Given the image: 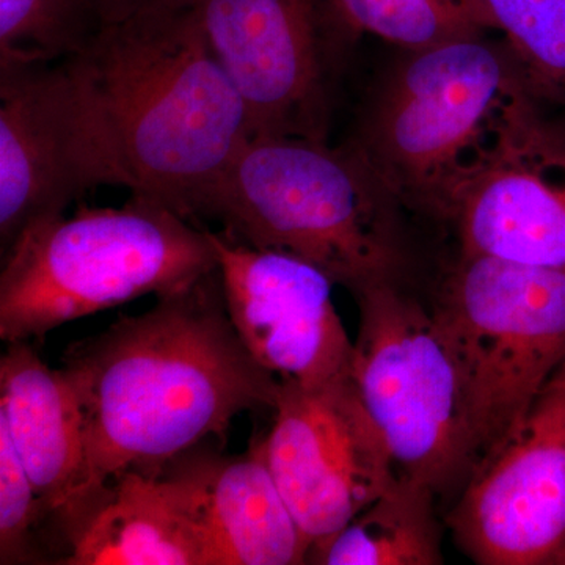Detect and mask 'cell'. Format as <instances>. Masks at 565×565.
I'll use <instances>...</instances> for the list:
<instances>
[{
    "instance_id": "1",
    "label": "cell",
    "mask_w": 565,
    "mask_h": 565,
    "mask_svg": "<svg viewBox=\"0 0 565 565\" xmlns=\"http://www.w3.org/2000/svg\"><path fill=\"white\" fill-rule=\"evenodd\" d=\"M62 367L79 397L85 475L77 519L115 476L161 471L244 412L275 408L280 382L234 329L218 270L73 344Z\"/></svg>"
},
{
    "instance_id": "2",
    "label": "cell",
    "mask_w": 565,
    "mask_h": 565,
    "mask_svg": "<svg viewBox=\"0 0 565 565\" xmlns=\"http://www.w3.org/2000/svg\"><path fill=\"white\" fill-rule=\"evenodd\" d=\"M66 63L117 185L189 221L200 215L253 132L188 0L104 25Z\"/></svg>"
},
{
    "instance_id": "3",
    "label": "cell",
    "mask_w": 565,
    "mask_h": 565,
    "mask_svg": "<svg viewBox=\"0 0 565 565\" xmlns=\"http://www.w3.org/2000/svg\"><path fill=\"white\" fill-rule=\"evenodd\" d=\"M353 141L252 137L200 215L258 248L291 253L352 294L399 282L407 269L399 210Z\"/></svg>"
},
{
    "instance_id": "4",
    "label": "cell",
    "mask_w": 565,
    "mask_h": 565,
    "mask_svg": "<svg viewBox=\"0 0 565 565\" xmlns=\"http://www.w3.org/2000/svg\"><path fill=\"white\" fill-rule=\"evenodd\" d=\"M217 269L207 230L132 195L36 223L2 258L0 338H43L63 323L189 288Z\"/></svg>"
},
{
    "instance_id": "5",
    "label": "cell",
    "mask_w": 565,
    "mask_h": 565,
    "mask_svg": "<svg viewBox=\"0 0 565 565\" xmlns=\"http://www.w3.org/2000/svg\"><path fill=\"white\" fill-rule=\"evenodd\" d=\"M526 88L508 46L486 35L408 51L352 141L403 206L446 217Z\"/></svg>"
},
{
    "instance_id": "6",
    "label": "cell",
    "mask_w": 565,
    "mask_h": 565,
    "mask_svg": "<svg viewBox=\"0 0 565 565\" xmlns=\"http://www.w3.org/2000/svg\"><path fill=\"white\" fill-rule=\"evenodd\" d=\"M359 303L351 379L384 435L397 476L448 492L471 475L467 388L459 352L437 310L399 282L352 294Z\"/></svg>"
},
{
    "instance_id": "7",
    "label": "cell",
    "mask_w": 565,
    "mask_h": 565,
    "mask_svg": "<svg viewBox=\"0 0 565 565\" xmlns=\"http://www.w3.org/2000/svg\"><path fill=\"white\" fill-rule=\"evenodd\" d=\"M435 310L463 366L473 473L565 363V273L460 253Z\"/></svg>"
},
{
    "instance_id": "8",
    "label": "cell",
    "mask_w": 565,
    "mask_h": 565,
    "mask_svg": "<svg viewBox=\"0 0 565 565\" xmlns=\"http://www.w3.org/2000/svg\"><path fill=\"white\" fill-rule=\"evenodd\" d=\"M117 185L68 63L0 58V253L92 189Z\"/></svg>"
},
{
    "instance_id": "9",
    "label": "cell",
    "mask_w": 565,
    "mask_h": 565,
    "mask_svg": "<svg viewBox=\"0 0 565 565\" xmlns=\"http://www.w3.org/2000/svg\"><path fill=\"white\" fill-rule=\"evenodd\" d=\"M247 107L253 137L327 140L329 76L345 47L323 0H188Z\"/></svg>"
},
{
    "instance_id": "10",
    "label": "cell",
    "mask_w": 565,
    "mask_h": 565,
    "mask_svg": "<svg viewBox=\"0 0 565 565\" xmlns=\"http://www.w3.org/2000/svg\"><path fill=\"white\" fill-rule=\"evenodd\" d=\"M460 253L565 273V122L526 88L452 195Z\"/></svg>"
},
{
    "instance_id": "11",
    "label": "cell",
    "mask_w": 565,
    "mask_h": 565,
    "mask_svg": "<svg viewBox=\"0 0 565 565\" xmlns=\"http://www.w3.org/2000/svg\"><path fill=\"white\" fill-rule=\"evenodd\" d=\"M274 412L267 465L313 546L396 481L388 445L351 377L319 388L280 384Z\"/></svg>"
},
{
    "instance_id": "12",
    "label": "cell",
    "mask_w": 565,
    "mask_h": 565,
    "mask_svg": "<svg viewBox=\"0 0 565 565\" xmlns=\"http://www.w3.org/2000/svg\"><path fill=\"white\" fill-rule=\"evenodd\" d=\"M449 526L481 565H565V381L465 482Z\"/></svg>"
},
{
    "instance_id": "13",
    "label": "cell",
    "mask_w": 565,
    "mask_h": 565,
    "mask_svg": "<svg viewBox=\"0 0 565 565\" xmlns=\"http://www.w3.org/2000/svg\"><path fill=\"white\" fill-rule=\"evenodd\" d=\"M234 329L280 384L319 388L351 377L353 340L333 303L334 282L291 253L210 232Z\"/></svg>"
},
{
    "instance_id": "14",
    "label": "cell",
    "mask_w": 565,
    "mask_h": 565,
    "mask_svg": "<svg viewBox=\"0 0 565 565\" xmlns=\"http://www.w3.org/2000/svg\"><path fill=\"white\" fill-rule=\"evenodd\" d=\"M173 460L202 527L206 565L308 564L311 544L270 473L264 440L247 455Z\"/></svg>"
},
{
    "instance_id": "15",
    "label": "cell",
    "mask_w": 565,
    "mask_h": 565,
    "mask_svg": "<svg viewBox=\"0 0 565 565\" xmlns=\"http://www.w3.org/2000/svg\"><path fill=\"white\" fill-rule=\"evenodd\" d=\"M66 565H206L191 490L172 462L128 470L71 522Z\"/></svg>"
},
{
    "instance_id": "16",
    "label": "cell",
    "mask_w": 565,
    "mask_h": 565,
    "mask_svg": "<svg viewBox=\"0 0 565 565\" xmlns=\"http://www.w3.org/2000/svg\"><path fill=\"white\" fill-rule=\"evenodd\" d=\"M0 427L39 494L44 512L73 515L85 475L84 415L63 370H52L28 341L0 359Z\"/></svg>"
},
{
    "instance_id": "17",
    "label": "cell",
    "mask_w": 565,
    "mask_h": 565,
    "mask_svg": "<svg viewBox=\"0 0 565 565\" xmlns=\"http://www.w3.org/2000/svg\"><path fill=\"white\" fill-rule=\"evenodd\" d=\"M435 497L437 493L429 486L397 476L396 481L348 525L316 544L308 564H444Z\"/></svg>"
},
{
    "instance_id": "18",
    "label": "cell",
    "mask_w": 565,
    "mask_h": 565,
    "mask_svg": "<svg viewBox=\"0 0 565 565\" xmlns=\"http://www.w3.org/2000/svg\"><path fill=\"white\" fill-rule=\"evenodd\" d=\"M344 47L363 35L405 51L493 31L481 0H323Z\"/></svg>"
},
{
    "instance_id": "19",
    "label": "cell",
    "mask_w": 565,
    "mask_h": 565,
    "mask_svg": "<svg viewBox=\"0 0 565 565\" xmlns=\"http://www.w3.org/2000/svg\"><path fill=\"white\" fill-rule=\"evenodd\" d=\"M523 81L565 114V0H481Z\"/></svg>"
},
{
    "instance_id": "20",
    "label": "cell",
    "mask_w": 565,
    "mask_h": 565,
    "mask_svg": "<svg viewBox=\"0 0 565 565\" xmlns=\"http://www.w3.org/2000/svg\"><path fill=\"white\" fill-rule=\"evenodd\" d=\"M103 28L92 0H0V58L66 62Z\"/></svg>"
},
{
    "instance_id": "21",
    "label": "cell",
    "mask_w": 565,
    "mask_h": 565,
    "mask_svg": "<svg viewBox=\"0 0 565 565\" xmlns=\"http://www.w3.org/2000/svg\"><path fill=\"white\" fill-rule=\"evenodd\" d=\"M43 512L31 476L0 427V564L31 559L32 530Z\"/></svg>"
},
{
    "instance_id": "22",
    "label": "cell",
    "mask_w": 565,
    "mask_h": 565,
    "mask_svg": "<svg viewBox=\"0 0 565 565\" xmlns=\"http://www.w3.org/2000/svg\"><path fill=\"white\" fill-rule=\"evenodd\" d=\"M185 0H92L104 25L115 24L147 13V11L163 9V7L178 6Z\"/></svg>"
},
{
    "instance_id": "23",
    "label": "cell",
    "mask_w": 565,
    "mask_h": 565,
    "mask_svg": "<svg viewBox=\"0 0 565 565\" xmlns=\"http://www.w3.org/2000/svg\"><path fill=\"white\" fill-rule=\"evenodd\" d=\"M556 377L564 379L565 381V363L559 367V371L555 374Z\"/></svg>"
}]
</instances>
